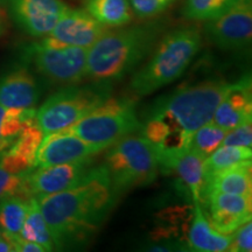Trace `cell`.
<instances>
[{"mask_svg":"<svg viewBox=\"0 0 252 252\" xmlns=\"http://www.w3.org/2000/svg\"><path fill=\"white\" fill-rule=\"evenodd\" d=\"M34 197L58 249L87 244L117 201L104 165L90 168L77 185L67 190Z\"/></svg>","mask_w":252,"mask_h":252,"instance_id":"cell-1","label":"cell"},{"mask_svg":"<svg viewBox=\"0 0 252 252\" xmlns=\"http://www.w3.org/2000/svg\"><path fill=\"white\" fill-rule=\"evenodd\" d=\"M232 84L222 80L202 81L159 97L144 116L140 127L144 138L156 153L189 147L191 135L212 122L217 105Z\"/></svg>","mask_w":252,"mask_h":252,"instance_id":"cell-2","label":"cell"},{"mask_svg":"<svg viewBox=\"0 0 252 252\" xmlns=\"http://www.w3.org/2000/svg\"><path fill=\"white\" fill-rule=\"evenodd\" d=\"M157 24L106 31L87 53V77L94 82L119 81L150 54L159 36Z\"/></svg>","mask_w":252,"mask_h":252,"instance_id":"cell-3","label":"cell"},{"mask_svg":"<svg viewBox=\"0 0 252 252\" xmlns=\"http://www.w3.org/2000/svg\"><path fill=\"white\" fill-rule=\"evenodd\" d=\"M200 48L198 27H180L169 32L158 43L146 64L134 72L130 89L138 96H149L169 86L187 70Z\"/></svg>","mask_w":252,"mask_h":252,"instance_id":"cell-4","label":"cell"},{"mask_svg":"<svg viewBox=\"0 0 252 252\" xmlns=\"http://www.w3.org/2000/svg\"><path fill=\"white\" fill-rule=\"evenodd\" d=\"M104 166L109 172L116 198L131 189L152 184L159 169L156 151L150 141L132 134L108 147Z\"/></svg>","mask_w":252,"mask_h":252,"instance_id":"cell-5","label":"cell"},{"mask_svg":"<svg viewBox=\"0 0 252 252\" xmlns=\"http://www.w3.org/2000/svg\"><path fill=\"white\" fill-rule=\"evenodd\" d=\"M140 127L141 123L135 112L133 100L110 96L86 117L64 130L104 151Z\"/></svg>","mask_w":252,"mask_h":252,"instance_id":"cell-6","label":"cell"},{"mask_svg":"<svg viewBox=\"0 0 252 252\" xmlns=\"http://www.w3.org/2000/svg\"><path fill=\"white\" fill-rule=\"evenodd\" d=\"M111 96V83L94 82L56 91L36 111V122L43 134L70 127Z\"/></svg>","mask_w":252,"mask_h":252,"instance_id":"cell-7","label":"cell"},{"mask_svg":"<svg viewBox=\"0 0 252 252\" xmlns=\"http://www.w3.org/2000/svg\"><path fill=\"white\" fill-rule=\"evenodd\" d=\"M87 53L88 48L62 45L48 35L27 49L36 70L59 84H76L87 77Z\"/></svg>","mask_w":252,"mask_h":252,"instance_id":"cell-8","label":"cell"},{"mask_svg":"<svg viewBox=\"0 0 252 252\" xmlns=\"http://www.w3.org/2000/svg\"><path fill=\"white\" fill-rule=\"evenodd\" d=\"M207 39L222 50L247 48L252 36V8L250 0H238L225 13L204 26Z\"/></svg>","mask_w":252,"mask_h":252,"instance_id":"cell-9","label":"cell"},{"mask_svg":"<svg viewBox=\"0 0 252 252\" xmlns=\"http://www.w3.org/2000/svg\"><path fill=\"white\" fill-rule=\"evenodd\" d=\"M18 26L32 36L48 35L68 6L61 0H5Z\"/></svg>","mask_w":252,"mask_h":252,"instance_id":"cell-10","label":"cell"},{"mask_svg":"<svg viewBox=\"0 0 252 252\" xmlns=\"http://www.w3.org/2000/svg\"><path fill=\"white\" fill-rule=\"evenodd\" d=\"M103 152L75 134L60 130L43 137L35 156L34 167L74 163L93 160Z\"/></svg>","mask_w":252,"mask_h":252,"instance_id":"cell-11","label":"cell"},{"mask_svg":"<svg viewBox=\"0 0 252 252\" xmlns=\"http://www.w3.org/2000/svg\"><path fill=\"white\" fill-rule=\"evenodd\" d=\"M108 31L86 9L67 8L48 36L65 46L89 48Z\"/></svg>","mask_w":252,"mask_h":252,"instance_id":"cell-12","label":"cell"},{"mask_svg":"<svg viewBox=\"0 0 252 252\" xmlns=\"http://www.w3.org/2000/svg\"><path fill=\"white\" fill-rule=\"evenodd\" d=\"M91 161L36 167L26 173L27 185L33 196L60 193L74 187L91 168Z\"/></svg>","mask_w":252,"mask_h":252,"instance_id":"cell-13","label":"cell"},{"mask_svg":"<svg viewBox=\"0 0 252 252\" xmlns=\"http://www.w3.org/2000/svg\"><path fill=\"white\" fill-rule=\"evenodd\" d=\"M156 156L159 166L166 172H172L184 182L191 195L193 202H201L204 182V158L190 147L157 152Z\"/></svg>","mask_w":252,"mask_h":252,"instance_id":"cell-14","label":"cell"},{"mask_svg":"<svg viewBox=\"0 0 252 252\" xmlns=\"http://www.w3.org/2000/svg\"><path fill=\"white\" fill-rule=\"evenodd\" d=\"M252 115L251 78L244 76L232 84L214 112L212 122L229 131L242 123L250 121Z\"/></svg>","mask_w":252,"mask_h":252,"instance_id":"cell-15","label":"cell"},{"mask_svg":"<svg viewBox=\"0 0 252 252\" xmlns=\"http://www.w3.org/2000/svg\"><path fill=\"white\" fill-rule=\"evenodd\" d=\"M43 137L45 134L35 117L24 126L12 146L2 152L0 166L12 174H21L34 168L37 149Z\"/></svg>","mask_w":252,"mask_h":252,"instance_id":"cell-16","label":"cell"},{"mask_svg":"<svg viewBox=\"0 0 252 252\" xmlns=\"http://www.w3.org/2000/svg\"><path fill=\"white\" fill-rule=\"evenodd\" d=\"M39 99V84L28 69H15L0 78V105L34 109Z\"/></svg>","mask_w":252,"mask_h":252,"instance_id":"cell-17","label":"cell"},{"mask_svg":"<svg viewBox=\"0 0 252 252\" xmlns=\"http://www.w3.org/2000/svg\"><path fill=\"white\" fill-rule=\"evenodd\" d=\"M232 242V234L224 235L210 224L204 215L201 202L195 201L193 206V217L189 222L186 244L190 250L201 252H223L229 251Z\"/></svg>","mask_w":252,"mask_h":252,"instance_id":"cell-18","label":"cell"},{"mask_svg":"<svg viewBox=\"0 0 252 252\" xmlns=\"http://www.w3.org/2000/svg\"><path fill=\"white\" fill-rule=\"evenodd\" d=\"M251 160L231 166L220 171L203 182L202 196L208 191L252 195V171Z\"/></svg>","mask_w":252,"mask_h":252,"instance_id":"cell-19","label":"cell"},{"mask_svg":"<svg viewBox=\"0 0 252 252\" xmlns=\"http://www.w3.org/2000/svg\"><path fill=\"white\" fill-rule=\"evenodd\" d=\"M90 15L106 27H122L133 19L128 0H84Z\"/></svg>","mask_w":252,"mask_h":252,"instance_id":"cell-20","label":"cell"},{"mask_svg":"<svg viewBox=\"0 0 252 252\" xmlns=\"http://www.w3.org/2000/svg\"><path fill=\"white\" fill-rule=\"evenodd\" d=\"M36 116L34 109L6 108L0 105V153H2L14 143L19 133L28 122Z\"/></svg>","mask_w":252,"mask_h":252,"instance_id":"cell-21","label":"cell"},{"mask_svg":"<svg viewBox=\"0 0 252 252\" xmlns=\"http://www.w3.org/2000/svg\"><path fill=\"white\" fill-rule=\"evenodd\" d=\"M251 158V147L220 145L209 157L204 159V181L229 167L249 161Z\"/></svg>","mask_w":252,"mask_h":252,"instance_id":"cell-22","label":"cell"},{"mask_svg":"<svg viewBox=\"0 0 252 252\" xmlns=\"http://www.w3.org/2000/svg\"><path fill=\"white\" fill-rule=\"evenodd\" d=\"M19 236L27 241L35 242V243L42 245L46 251H53L55 249L48 225L41 214L39 204L34 196L30 200L26 219H25L24 225Z\"/></svg>","mask_w":252,"mask_h":252,"instance_id":"cell-23","label":"cell"},{"mask_svg":"<svg viewBox=\"0 0 252 252\" xmlns=\"http://www.w3.org/2000/svg\"><path fill=\"white\" fill-rule=\"evenodd\" d=\"M30 200L20 196H7L0 200V230L4 234L17 237L26 219Z\"/></svg>","mask_w":252,"mask_h":252,"instance_id":"cell-24","label":"cell"},{"mask_svg":"<svg viewBox=\"0 0 252 252\" xmlns=\"http://www.w3.org/2000/svg\"><path fill=\"white\" fill-rule=\"evenodd\" d=\"M238 0H186L184 15L189 20L209 21L225 13Z\"/></svg>","mask_w":252,"mask_h":252,"instance_id":"cell-25","label":"cell"},{"mask_svg":"<svg viewBox=\"0 0 252 252\" xmlns=\"http://www.w3.org/2000/svg\"><path fill=\"white\" fill-rule=\"evenodd\" d=\"M226 132L213 122L207 123L194 132L189 141V147L206 159L220 146Z\"/></svg>","mask_w":252,"mask_h":252,"instance_id":"cell-26","label":"cell"},{"mask_svg":"<svg viewBox=\"0 0 252 252\" xmlns=\"http://www.w3.org/2000/svg\"><path fill=\"white\" fill-rule=\"evenodd\" d=\"M203 196L209 203L210 210H225V212L237 214H251V195L208 191Z\"/></svg>","mask_w":252,"mask_h":252,"instance_id":"cell-27","label":"cell"},{"mask_svg":"<svg viewBox=\"0 0 252 252\" xmlns=\"http://www.w3.org/2000/svg\"><path fill=\"white\" fill-rule=\"evenodd\" d=\"M27 172L21 174H12L0 166V200L13 195L23 197L25 200H31L33 197L27 185Z\"/></svg>","mask_w":252,"mask_h":252,"instance_id":"cell-28","label":"cell"},{"mask_svg":"<svg viewBox=\"0 0 252 252\" xmlns=\"http://www.w3.org/2000/svg\"><path fill=\"white\" fill-rule=\"evenodd\" d=\"M251 220V214H237L225 210H210V224L217 231L224 235H231L239 226Z\"/></svg>","mask_w":252,"mask_h":252,"instance_id":"cell-29","label":"cell"},{"mask_svg":"<svg viewBox=\"0 0 252 252\" xmlns=\"http://www.w3.org/2000/svg\"><path fill=\"white\" fill-rule=\"evenodd\" d=\"M175 0H128L133 14L138 18L149 19L165 12Z\"/></svg>","mask_w":252,"mask_h":252,"instance_id":"cell-30","label":"cell"},{"mask_svg":"<svg viewBox=\"0 0 252 252\" xmlns=\"http://www.w3.org/2000/svg\"><path fill=\"white\" fill-rule=\"evenodd\" d=\"M251 121L242 123L241 125L236 126L226 132L224 139L220 145H230V146H252V124Z\"/></svg>","mask_w":252,"mask_h":252,"instance_id":"cell-31","label":"cell"},{"mask_svg":"<svg viewBox=\"0 0 252 252\" xmlns=\"http://www.w3.org/2000/svg\"><path fill=\"white\" fill-rule=\"evenodd\" d=\"M252 250V223L251 220L241 225L232 234V242L229 251L250 252Z\"/></svg>","mask_w":252,"mask_h":252,"instance_id":"cell-32","label":"cell"},{"mask_svg":"<svg viewBox=\"0 0 252 252\" xmlns=\"http://www.w3.org/2000/svg\"><path fill=\"white\" fill-rule=\"evenodd\" d=\"M13 238L14 250L17 252H45V248L42 245L35 243V242L27 241V239L21 238L20 236Z\"/></svg>","mask_w":252,"mask_h":252,"instance_id":"cell-33","label":"cell"},{"mask_svg":"<svg viewBox=\"0 0 252 252\" xmlns=\"http://www.w3.org/2000/svg\"><path fill=\"white\" fill-rule=\"evenodd\" d=\"M14 250V243L13 238L11 236L1 232L0 234V252H13Z\"/></svg>","mask_w":252,"mask_h":252,"instance_id":"cell-34","label":"cell"},{"mask_svg":"<svg viewBox=\"0 0 252 252\" xmlns=\"http://www.w3.org/2000/svg\"><path fill=\"white\" fill-rule=\"evenodd\" d=\"M5 32V20L2 17V13L0 12V34H2Z\"/></svg>","mask_w":252,"mask_h":252,"instance_id":"cell-35","label":"cell"},{"mask_svg":"<svg viewBox=\"0 0 252 252\" xmlns=\"http://www.w3.org/2000/svg\"><path fill=\"white\" fill-rule=\"evenodd\" d=\"M0 234H1V230H0Z\"/></svg>","mask_w":252,"mask_h":252,"instance_id":"cell-36","label":"cell"}]
</instances>
